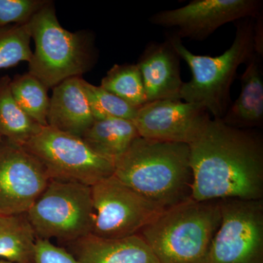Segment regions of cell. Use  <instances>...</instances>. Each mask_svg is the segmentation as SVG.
<instances>
[{"mask_svg": "<svg viewBox=\"0 0 263 263\" xmlns=\"http://www.w3.org/2000/svg\"><path fill=\"white\" fill-rule=\"evenodd\" d=\"M219 205L209 263H263L262 200L223 199Z\"/></svg>", "mask_w": 263, "mask_h": 263, "instance_id": "9", "label": "cell"}, {"mask_svg": "<svg viewBox=\"0 0 263 263\" xmlns=\"http://www.w3.org/2000/svg\"><path fill=\"white\" fill-rule=\"evenodd\" d=\"M262 8L260 0H193L181 8L159 12L149 22L176 29L174 35L181 40L202 41L224 24L258 18Z\"/></svg>", "mask_w": 263, "mask_h": 263, "instance_id": "10", "label": "cell"}, {"mask_svg": "<svg viewBox=\"0 0 263 263\" xmlns=\"http://www.w3.org/2000/svg\"><path fill=\"white\" fill-rule=\"evenodd\" d=\"M37 239L26 213L0 214V259L32 262Z\"/></svg>", "mask_w": 263, "mask_h": 263, "instance_id": "18", "label": "cell"}, {"mask_svg": "<svg viewBox=\"0 0 263 263\" xmlns=\"http://www.w3.org/2000/svg\"><path fill=\"white\" fill-rule=\"evenodd\" d=\"M210 119L198 104L160 100L140 107L133 122L142 138L189 145Z\"/></svg>", "mask_w": 263, "mask_h": 263, "instance_id": "12", "label": "cell"}, {"mask_svg": "<svg viewBox=\"0 0 263 263\" xmlns=\"http://www.w3.org/2000/svg\"><path fill=\"white\" fill-rule=\"evenodd\" d=\"M181 58L166 38L164 42L147 45L137 62L141 72L147 103L180 100L183 84Z\"/></svg>", "mask_w": 263, "mask_h": 263, "instance_id": "13", "label": "cell"}, {"mask_svg": "<svg viewBox=\"0 0 263 263\" xmlns=\"http://www.w3.org/2000/svg\"><path fill=\"white\" fill-rule=\"evenodd\" d=\"M28 25L0 26V69L22 62H29L32 55Z\"/></svg>", "mask_w": 263, "mask_h": 263, "instance_id": "23", "label": "cell"}, {"mask_svg": "<svg viewBox=\"0 0 263 263\" xmlns=\"http://www.w3.org/2000/svg\"><path fill=\"white\" fill-rule=\"evenodd\" d=\"M189 147L193 200H262L263 142L259 133L210 119Z\"/></svg>", "mask_w": 263, "mask_h": 263, "instance_id": "1", "label": "cell"}, {"mask_svg": "<svg viewBox=\"0 0 263 263\" xmlns=\"http://www.w3.org/2000/svg\"><path fill=\"white\" fill-rule=\"evenodd\" d=\"M67 246L79 263H160L139 234L117 239L90 234Z\"/></svg>", "mask_w": 263, "mask_h": 263, "instance_id": "14", "label": "cell"}, {"mask_svg": "<svg viewBox=\"0 0 263 263\" xmlns=\"http://www.w3.org/2000/svg\"><path fill=\"white\" fill-rule=\"evenodd\" d=\"M0 263H12L8 262V261L3 260V259H0Z\"/></svg>", "mask_w": 263, "mask_h": 263, "instance_id": "26", "label": "cell"}, {"mask_svg": "<svg viewBox=\"0 0 263 263\" xmlns=\"http://www.w3.org/2000/svg\"><path fill=\"white\" fill-rule=\"evenodd\" d=\"M91 188L94 221L91 235L117 239L139 234L163 210L114 175Z\"/></svg>", "mask_w": 263, "mask_h": 263, "instance_id": "8", "label": "cell"}, {"mask_svg": "<svg viewBox=\"0 0 263 263\" xmlns=\"http://www.w3.org/2000/svg\"><path fill=\"white\" fill-rule=\"evenodd\" d=\"M262 57L254 53L246 63L245 71L240 79L239 96L221 119L227 125L245 129L262 125Z\"/></svg>", "mask_w": 263, "mask_h": 263, "instance_id": "16", "label": "cell"}, {"mask_svg": "<svg viewBox=\"0 0 263 263\" xmlns=\"http://www.w3.org/2000/svg\"><path fill=\"white\" fill-rule=\"evenodd\" d=\"M10 88L20 108L41 127L48 126L50 98L43 83L27 72L11 79Z\"/></svg>", "mask_w": 263, "mask_h": 263, "instance_id": "20", "label": "cell"}, {"mask_svg": "<svg viewBox=\"0 0 263 263\" xmlns=\"http://www.w3.org/2000/svg\"><path fill=\"white\" fill-rule=\"evenodd\" d=\"M138 137L132 121L109 118L95 120L81 138L98 155L115 162Z\"/></svg>", "mask_w": 263, "mask_h": 263, "instance_id": "17", "label": "cell"}, {"mask_svg": "<svg viewBox=\"0 0 263 263\" xmlns=\"http://www.w3.org/2000/svg\"><path fill=\"white\" fill-rule=\"evenodd\" d=\"M83 80L70 78L53 88L47 117L49 127L80 138L95 121Z\"/></svg>", "mask_w": 263, "mask_h": 263, "instance_id": "15", "label": "cell"}, {"mask_svg": "<svg viewBox=\"0 0 263 263\" xmlns=\"http://www.w3.org/2000/svg\"><path fill=\"white\" fill-rule=\"evenodd\" d=\"M220 222L219 200L190 199L161 212L139 235L160 263H209Z\"/></svg>", "mask_w": 263, "mask_h": 263, "instance_id": "3", "label": "cell"}, {"mask_svg": "<svg viewBox=\"0 0 263 263\" xmlns=\"http://www.w3.org/2000/svg\"><path fill=\"white\" fill-rule=\"evenodd\" d=\"M49 181L42 164L24 146L2 139L0 214L27 213Z\"/></svg>", "mask_w": 263, "mask_h": 263, "instance_id": "11", "label": "cell"}, {"mask_svg": "<svg viewBox=\"0 0 263 263\" xmlns=\"http://www.w3.org/2000/svg\"><path fill=\"white\" fill-rule=\"evenodd\" d=\"M26 214L37 238L56 239L67 245L81 239L92 231L91 186L50 179Z\"/></svg>", "mask_w": 263, "mask_h": 263, "instance_id": "6", "label": "cell"}, {"mask_svg": "<svg viewBox=\"0 0 263 263\" xmlns=\"http://www.w3.org/2000/svg\"><path fill=\"white\" fill-rule=\"evenodd\" d=\"M100 86L137 108L147 103L143 79L137 64L114 65L102 79Z\"/></svg>", "mask_w": 263, "mask_h": 263, "instance_id": "21", "label": "cell"}, {"mask_svg": "<svg viewBox=\"0 0 263 263\" xmlns=\"http://www.w3.org/2000/svg\"><path fill=\"white\" fill-rule=\"evenodd\" d=\"M252 19L238 22L231 46L217 57L194 54L183 46L180 38L174 34L167 36L193 75L191 80L183 82L180 100L202 105L214 119L224 117L230 105V89L237 70L256 53Z\"/></svg>", "mask_w": 263, "mask_h": 263, "instance_id": "4", "label": "cell"}, {"mask_svg": "<svg viewBox=\"0 0 263 263\" xmlns=\"http://www.w3.org/2000/svg\"><path fill=\"white\" fill-rule=\"evenodd\" d=\"M2 139H3V138H2L1 136H0V143H1Z\"/></svg>", "mask_w": 263, "mask_h": 263, "instance_id": "27", "label": "cell"}, {"mask_svg": "<svg viewBox=\"0 0 263 263\" xmlns=\"http://www.w3.org/2000/svg\"><path fill=\"white\" fill-rule=\"evenodd\" d=\"M34 51L29 62V73L47 89L66 79L81 77L96 62L94 37L89 33L71 32L59 22L52 2L27 24Z\"/></svg>", "mask_w": 263, "mask_h": 263, "instance_id": "5", "label": "cell"}, {"mask_svg": "<svg viewBox=\"0 0 263 263\" xmlns=\"http://www.w3.org/2000/svg\"><path fill=\"white\" fill-rule=\"evenodd\" d=\"M50 179L93 186L114 174V162L98 155L80 137L46 126L24 145Z\"/></svg>", "mask_w": 263, "mask_h": 263, "instance_id": "7", "label": "cell"}, {"mask_svg": "<svg viewBox=\"0 0 263 263\" xmlns=\"http://www.w3.org/2000/svg\"><path fill=\"white\" fill-rule=\"evenodd\" d=\"M11 79H0V136L2 138L24 146L42 129L20 108L12 94Z\"/></svg>", "mask_w": 263, "mask_h": 263, "instance_id": "19", "label": "cell"}, {"mask_svg": "<svg viewBox=\"0 0 263 263\" xmlns=\"http://www.w3.org/2000/svg\"><path fill=\"white\" fill-rule=\"evenodd\" d=\"M31 263H79L74 256L64 247L51 240L37 238L34 257Z\"/></svg>", "mask_w": 263, "mask_h": 263, "instance_id": "25", "label": "cell"}, {"mask_svg": "<svg viewBox=\"0 0 263 263\" xmlns=\"http://www.w3.org/2000/svg\"><path fill=\"white\" fill-rule=\"evenodd\" d=\"M83 86L95 120L117 118L133 122L136 117L138 108L101 86H95L85 80H83Z\"/></svg>", "mask_w": 263, "mask_h": 263, "instance_id": "22", "label": "cell"}, {"mask_svg": "<svg viewBox=\"0 0 263 263\" xmlns=\"http://www.w3.org/2000/svg\"><path fill=\"white\" fill-rule=\"evenodd\" d=\"M48 0H0V26L28 24Z\"/></svg>", "mask_w": 263, "mask_h": 263, "instance_id": "24", "label": "cell"}, {"mask_svg": "<svg viewBox=\"0 0 263 263\" xmlns=\"http://www.w3.org/2000/svg\"><path fill=\"white\" fill-rule=\"evenodd\" d=\"M114 176L162 210L192 199L188 144L138 137L114 162Z\"/></svg>", "mask_w": 263, "mask_h": 263, "instance_id": "2", "label": "cell"}]
</instances>
